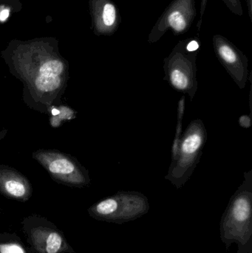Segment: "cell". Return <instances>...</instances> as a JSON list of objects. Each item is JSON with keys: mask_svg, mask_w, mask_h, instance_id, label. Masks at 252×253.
Listing matches in <instances>:
<instances>
[{"mask_svg": "<svg viewBox=\"0 0 252 253\" xmlns=\"http://www.w3.org/2000/svg\"><path fill=\"white\" fill-rule=\"evenodd\" d=\"M1 56L12 75L24 85V99L28 106L41 113L60 101L69 79V64L61 55L59 40L38 37L13 40Z\"/></svg>", "mask_w": 252, "mask_h": 253, "instance_id": "1", "label": "cell"}, {"mask_svg": "<svg viewBox=\"0 0 252 253\" xmlns=\"http://www.w3.org/2000/svg\"><path fill=\"white\" fill-rule=\"evenodd\" d=\"M244 175V181L231 197L222 215L220 239L226 251L236 243L237 253H252V169Z\"/></svg>", "mask_w": 252, "mask_h": 253, "instance_id": "2", "label": "cell"}, {"mask_svg": "<svg viewBox=\"0 0 252 253\" xmlns=\"http://www.w3.org/2000/svg\"><path fill=\"white\" fill-rule=\"evenodd\" d=\"M207 141V130L204 122L192 120L182 134L179 156L170 164L165 179L177 189L183 187L199 163Z\"/></svg>", "mask_w": 252, "mask_h": 253, "instance_id": "3", "label": "cell"}, {"mask_svg": "<svg viewBox=\"0 0 252 253\" xmlns=\"http://www.w3.org/2000/svg\"><path fill=\"white\" fill-rule=\"evenodd\" d=\"M148 199L137 191H119L90 207V216L99 221L122 224L134 221L147 213Z\"/></svg>", "mask_w": 252, "mask_h": 253, "instance_id": "4", "label": "cell"}, {"mask_svg": "<svg viewBox=\"0 0 252 253\" xmlns=\"http://www.w3.org/2000/svg\"><path fill=\"white\" fill-rule=\"evenodd\" d=\"M186 43L187 39L179 41L164 59V80L176 91L187 94L192 101L198 87L196 66L198 51L189 50Z\"/></svg>", "mask_w": 252, "mask_h": 253, "instance_id": "5", "label": "cell"}, {"mask_svg": "<svg viewBox=\"0 0 252 253\" xmlns=\"http://www.w3.org/2000/svg\"><path fill=\"white\" fill-rule=\"evenodd\" d=\"M33 158L58 182L75 187L90 184L88 170L70 155L57 150H38L33 153Z\"/></svg>", "mask_w": 252, "mask_h": 253, "instance_id": "6", "label": "cell"}, {"mask_svg": "<svg viewBox=\"0 0 252 253\" xmlns=\"http://www.w3.org/2000/svg\"><path fill=\"white\" fill-rule=\"evenodd\" d=\"M196 15L195 0H173L152 27L148 42H157L170 30L175 36L185 34L192 26Z\"/></svg>", "mask_w": 252, "mask_h": 253, "instance_id": "7", "label": "cell"}, {"mask_svg": "<svg viewBox=\"0 0 252 253\" xmlns=\"http://www.w3.org/2000/svg\"><path fill=\"white\" fill-rule=\"evenodd\" d=\"M213 47L219 62L240 89L245 88L249 80V59L232 42L220 34L213 37Z\"/></svg>", "mask_w": 252, "mask_h": 253, "instance_id": "8", "label": "cell"}, {"mask_svg": "<svg viewBox=\"0 0 252 253\" xmlns=\"http://www.w3.org/2000/svg\"><path fill=\"white\" fill-rule=\"evenodd\" d=\"M91 29L98 37H111L121 22L119 9L112 0H89Z\"/></svg>", "mask_w": 252, "mask_h": 253, "instance_id": "9", "label": "cell"}, {"mask_svg": "<svg viewBox=\"0 0 252 253\" xmlns=\"http://www.w3.org/2000/svg\"><path fill=\"white\" fill-rule=\"evenodd\" d=\"M32 186L28 178L16 169L0 165V193L6 197L25 202L32 195Z\"/></svg>", "mask_w": 252, "mask_h": 253, "instance_id": "10", "label": "cell"}, {"mask_svg": "<svg viewBox=\"0 0 252 253\" xmlns=\"http://www.w3.org/2000/svg\"><path fill=\"white\" fill-rule=\"evenodd\" d=\"M31 240L39 253H60L66 248L63 237L58 232L45 227L33 230Z\"/></svg>", "mask_w": 252, "mask_h": 253, "instance_id": "11", "label": "cell"}, {"mask_svg": "<svg viewBox=\"0 0 252 253\" xmlns=\"http://www.w3.org/2000/svg\"><path fill=\"white\" fill-rule=\"evenodd\" d=\"M185 100L186 97L184 95L180 98L178 105L177 125H176V135L172 147V162H175L179 156V147H180V141L183 132H182V123H183V115L185 111Z\"/></svg>", "mask_w": 252, "mask_h": 253, "instance_id": "12", "label": "cell"}, {"mask_svg": "<svg viewBox=\"0 0 252 253\" xmlns=\"http://www.w3.org/2000/svg\"><path fill=\"white\" fill-rule=\"evenodd\" d=\"M21 4H5L0 3V24L5 23L14 12H18L22 7Z\"/></svg>", "mask_w": 252, "mask_h": 253, "instance_id": "13", "label": "cell"}, {"mask_svg": "<svg viewBox=\"0 0 252 253\" xmlns=\"http://www.w3.org/2000/svg\"><path fill=\"white\" fill-rule=\"evenodd\" d=\"M62 108V113L59 114V117H53L52 119V126L57 127L59 125H61V122L65 121V120H71L75 118V114L71 108H68L66 107H61Z\"/></svg>", "mask_w": 252, "mask_h": 253, "instance_id": "14", "label": "cell"}, {"mask_svg": "<svg viewBox=\"0 0 252 253\" xmlns=\"http://www.w3.org/2000/svg\"><path fill=\"white\" fill-rule=\"evenodd\" d=\"M223 1L226 4V7L234 14L240 16H242L244 15L242 4L240 0H223Z\"/></svg>", "mask_w": 252, "mask_h": 253, "instance_id": "15", "label": "cell"}, {"mask_svg": "<svg viewBox=\"0 0 252 253\" xmlns=\"http://www.w3.org/2000/svg\"><path fill=\"white\" fill-rule=\"evenodd\" d=\"M0 253H25L23 248L16 244L0 245Z\"/></svg>", "mask_w": 252, "mask_h": 253, "instance_id": "16", "label": "cell"}, {"mask_svg": "<svg viewBox=\"0 0 252 253\" xmlns=\"http://www.w3.org/2000/svg\"><path fill=\"white\" fill-rule=\"evenodd\" d=\"M240 126L241 127L245 128V129H248L252 126V119L250 116L248 115H243L241 116L238 120Z\"/></svg>", "mask_w": 252, "mask_h": 253, "instance_id": "17", "label": "cell"}, {"mask_svg": "<svg viewBox=\"0 0 252 253\" xmlns=\"http://www.w3.org/2000/svg\"><path fill=\"white\" fill-rule=\"evenodd\" d=\"M247 9H248L249 16L252 20V0H247Z\"/></svg>", "mask_w": 252, "mask_h": 253, "instance_id": "18", "label": "cell"}, {"mask_svg": "<svg viewBox=\"0 0 252 253\" xmlns=\"http://www.w3.org/2000/svg\"><path fill=\"white\" fill-rule=\"evenodd\" d=\"M21 0H0V3L5 4H21Z\"/></svg>", "mask_w": 252, "mask_h": 253, "instance_id": "19", "label": "cell"}, {"mask_svg": "<svg viewBox=\"0 0 252 253\" xmlns=\"http://www.w3.org/2000/svg\"><path fill=\"white\" fill-rule=\"evenodd\" d=\"M7 132V131L6 130V129H4V130H1V129H0V140L2 139L3 137L6 135Z\"/></svg>", "mask_w": 252, "mask_h": 253, "instance_id": "20", "label": "cell"}]
</instances>
